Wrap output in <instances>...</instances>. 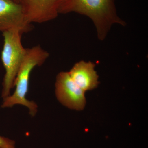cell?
<instances>
[{
	"label": "cell",
	"instance_id": "cell-1",
	"mask_svg": "<svg viewBox=\"0 0 148 148\" xmlns=\"http://www.w3.org/2000/svg\"><path fill=\"white\" fill-rule=\"evenodd\" d=\"M73 12L90 18L101 40L106 38L113 24L125 25L117 15L114 0H64L59 9V14Z\"/></svg>",
	"mask_w": 148,
	"mask_h": 148
},
{
	"label": "cell",
	"instance_id": "cell-2",
	"mask_svg": "<svg viewBox=\"0 0 148 148\" xmlns=\"http://www.w3.org/2000/svg\"><path fill=\"white\" fill-rule=\"evenodd\" d=\"M49 55V53L40 45L27 49V53L14 82L15 90L12 95L3 99L1 106L2 108H12L15 105H21L29 109L31 116L36 115L38 112V106L34 102L29 101L26 98L29 90V79L33 69L37 66L42 65Z\"/></svg>",
	"mask_w": 148,
	"mask_h": 148
},
{
	"label": "cell",
	"instance_id": "cell-3",
	"mask_svg": "<svg viewBox=\"0 0 148 148\" xmlns=\"http://www.w3.org/2000/svg\"><path fill=\"white\" fill-rule=\"evenodd\" d=\"M2 33L3 45L1 58L5 72L1 93V97L4 99L10 95L11 90L14 87L16 75L27 53V49L22 45V34L19 30L13 29Z\"/></svg>",
	"mask_w": 148,
	"mask_h": 148
},
{
	"label": "cell",
	"instance_id": "cell-4",
	"mask_svg": "<svg viewBox=\"0 0 148 148\" xmlns=\"http://www.w3.org/2000/svg\"><path fill=\"white\" fill-rule=\"evenodd\" d=\"M55 88L56 95L62 105L76 110L84 109L86 103L85 92L75 83L69 72H61L58 74Z\"/></svg>",
	"mask_w": 148,
	"mask_h": 148
},
{
	"label": "cell",
	"instance_id": "cell-5",
	"mask_svg": "<svg viewBox=\"0 0 148 148\" xmlns=\"http://www.w3.org/2000/svg\"><path fill=\"white\" fill-rule=\"evenodd\" d=\"M33 28L19 3L13 0H0V32L17 29L23 34L30 32Z\"/></svg>",
	"mask_w": 148,
	"mask_h": 148
},
{
	"label": "cell",
	"instance_id": "cell-6",
	"mask_svg": "<svg viewBox=\"0 0 148 148\" xmlns=\"http://www.w3.org/2000/svg\"><path fill=\"white\" fill-rule=\"evenodd\" d=\"M64 0H19L29 23H42L58 16L59 9Z\"/></svg>",
	"mask_w": 148,
	"mask_h": 148
},
{
	"label": "cell",
	"instance_id": "cell-7",
	"mask_svg": "<svg viewBox=\"0 0 148 148\" xmlns=\"http://www.w3.org/2000/svg\"><path fill=\"white\" fill-rule=\"evenodd\" d=\"M95 67L90 61H82L75 64L69 72L75 83L84 92L96 88L99 84Z\"/></svg>",
	"mask_w": 148,
	"mask_h": 148
},
{
	"label": "cell",
	"instance_id": "cell-8",
	"mask_svg": "<svg viewBox=\"0 0 148 148\" xmlns=\"http://www.w3.org/2000/svg\"><path fill=\"white\" fill-rule=\"evenodd\" d=\"M0 148H16L15 142L14 140L0 135Z\"/></svg>",
	"mask_w": 148,
	"mask_h": 148
},
{
	"label": "cell",
	"instance_id": "cell-9",
	"mask_svg": "<svg viewBox=\"0 0 148 148\" xmlns=\"http://www.w3.org/2000/svg\"><path fill=\"white\" fill-rule=\"evenodd\" d=\"M13 1L19 3V0H13Z\"/></svg>",
	"mask_w": 148,
	"mask_h": 148
},
{
	"label": "cell",
	"instance_id": "cell-10",
	"mask_svg": "<svg viewBox=\"0 0 148 148\" xmlns=\"http://www.w3.org/2000/svg\"></svg>",
	"mask_w": 148,
	"mask_h": 148
}]
</instances>
